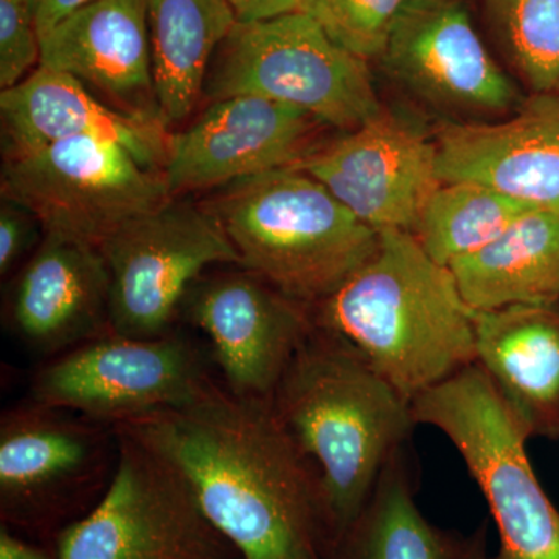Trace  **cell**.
<instances>
[{"label": "cell", "mask_w": 559, "mask_h": 559, "mask_svg": "<svg viewBox=\"0 0 559 559\" xmlns=\"http://www.w3.org/2000/svg\"><path fill=\"white\" fill-rule=\"evenodd\" d=\"M186 480L241 559H323L331 538L318 471L270 400L212 388L191 403L114 425Z\"/></svg>", "instance_id": "6da1fadb"}, {"label": "cell", "mask_w": 559, "mask_h": 559, "mask_svg": "<svg viewBox=\"0 0 559 559\" xmlns=\"http://www.w3.org/2000/svg\"><path fill=\"white\" fill-rule=\"evenodd\" d=\"M310 314L409 403L476 364V311L411 231H380L370 259Z\"/></svg>", "instance_id": "7a4b0ae2"}, {"label": "cell", "mask_w": 559, "mask_h": 559, "mask_svg": "<svg viewBox=\"0 0 559 559\" xmlns=\"http://www.w3.org/2000/svg\"><path fill=\"white\" fill-rule=\"evenodd\" d=\"M271 406L316 471L331 538L362 516L382 471L404 450L411 403L355 349L312 330L271 396Z\"/></svg>", "instance_id": "3957f363"}, {"label": "cell", "mask_w": 559, "mask_h": 559, "mask_svg": "<svg viewBox=\"0 0 559 559\" xmlns=\"http://www.w3.org/2000/svg\"><path fill=\"white\" fill-rule=\"evenodd\" d=\"M205 205L237 250L242 270L308 307L340 288L380 240L296 165L223 187Z\"/></svg>", "instance_id": "277c9868"}, {"label": "cell", "mask_w": 559, "mask_h": 559, "mask_svg": "<svg viewBox=\"0 0 559 559\" xmlns=\"http://www.w3.org/2000/svg\"><path fill=\"white\" fill-rule=\"evenodd\" d=\"M415 425L443 432L479 485L499 530L498 559H559V511L539 484L528 433L477 364L411 403Z\"/></svg>", "instance_id": "5b68a950"}, {"label": "cell", "mask_w": 559, "mask_h": 559, "mask_svg": "<svg viewBox=\"0 0 559 559\" xmlns=\"http://www.w3.org/2000/svg\"><path fill=\"white\" fill-rule=\"evenodd\" d=\"M205 91L213 100L259 95L286 103L347 132L382 109L367 61L304 11L237 22L213 58Z\"/></svg>", "instance_id": "8992f818"}, {"label": "cell", "mask_w": 559, "mask_h": 559, "mask_svg": "<svg viewBox=\"0 0 559 559\" xmlns=\"http://www.w3.org/2000/svg\"><path fill=\"white\" fill-rule=\"evenodd\" d=\"M0 189L3 201L32 213L44 234L94 248L173 198L164 171L119 143L90 138L5 159Z\"/></svg>", "instance_id": "52a82bcc"}, {"label": "cell", "mask_w": 559, "mask_h": 559, "mask_svg": "<svg viewBox=\"0 0 559 559\" xmlns=\"http://www.w3.org/2000/svg\"><path fill=\"white\" fill-rule=\"evenodd\" d=\"M116 439L108 489L86 516L62 528L57 558L230 559L234 546L186 480L139 441L120 432Z\"/></svg>", "instance_id": "ba28073f"}, {"label": "cell", "mask_w": 559, "mask_h": 559, "mask_svg": "<svg viewBox=\"0 0 559 559\" xmlns=\"http://www.w3.org/2000/svg\"><path fill=\"white\" fill-rule=\"evenodd\" d=\"M110 274V329L120 336H167L187 294L212 264L240 257L207 205L171 198L103 242Z\"/></svg>", "instance_id": "9c48e42d"}, {"label": "cell", "mask_w": 559, "mask_h": 559, "mask_svg": "<svg viewBox=\"0 0 559 559\" xmlns=\"http://www.w3.org/2000/svg\"><path fill=\"white\" fill-rule=\"evenodd\" d=\"M212 385L204 356L183 337L109 333L47 360L31 389L33 403L79 412L112 428L191 403Z\"/></svg>", "instance_id": "30bf717a"}, {"label": "cell", "mask_w": 559, "mask_h": 559, "mask_svg": "<svg viewBox=\"0 0 559 559\" xmlns=\"http://www.w3.org/2000/svg\"><path fill=\"white\" fill-rule=\"evenodd\" d=\"M296 167L378 234H412L441 183L436 142L384 109L344 138L311 148Z\"/></svg>", "instance_id": "8fae6325"}, {"label": "cell", "mask_w": 559, "mask_h": 559, "mask_svg": "<svg viewBox=\"0 0 559 559\" xmlns=\"http://www.w3.org/2000/svg\"><path fill=\"white\" fill-rule=\"evenodd\" d=\"M183 305L209 337L227 390L241 399L271 400L314 330L308 305L246 270L198 280Z\"/></svg>", "instance_id": "7c38bea8"}, {"label": "cell", "mask_w": 559, "mask_h": 559, "mask_svg": "<svg viewBox=\"0 0 559 559\" xmlns=\"http://www.w3.org/2000/svg\"><path fill=\"white\" fill-rule=\"evenodd\" d=\"M380 60L393 79L436 108L499 114L524 102L462 0H411Z\"/></svg>", "instance_id": "4fadbf2b"}, {"label": "cell", "mask_w": 559, "mask_h": 559, "mask_svg": "<svg viewBox=\"0 0 559 559\" xmlns=\"http://www.w3.org/2000/svg\"><path fill=\"white\" fill-rule=\"evenodd\" d=\"M318 123L296 106L259 95L213 100L168 138V190L178 198L296 165L311 150L308 140Z\"/></svg>", "instance_id": "5bb4252c"}, {"label": "cell", "mask_w": 559, "mask_h": 559, "mask_svg": "<svg viewBox=\"0 0 559 559\" xmlns=\"http://www.w3.org/2000/svg\"><path fill=\"white\" fill-rule=\"evenodd\" d=\"M440 182H476L559 215V95L535 94L500 123H452L436 139Z\"/></svg>", "instance_id": "9a60e30c"}, {"label": "cell", "mask_w": 559, "mask_h": 559, "mask_svg": "<svg viewBox=\"0 0 559 559\" xmlns=\"http://www.w3.org/2000/svg\"><path fill=\"white\" fill-rule=\"evenodd\" d=\"M10 325L32 352L55 358L110 329V274L100 249L44 234L14 280Z\"/></svg>", "instance_id": "2e32d148"}, {"label": "cell", "mask_w": 559, "mask_h": 559, "mask_svg": "<svg viewBox=\"0 0 559 559\" xmlns=\"http://www.w3.org/2000/svg\"><path fill=\"white\" fill-rule=\"evenodd\" d=\"M108 425L69 418L33 403L0 419V500L7 516L28 518L108 473Z\"/></svg>", "instance_id": "e0dca14e"}, {"label": "cell", "mask_w": 559, "mask_h": 559, "mask_svg": "<svg viewBox=\"0 0 559 559\" xmlns=\"http://www.w3.org/2000/svg\"><path fill=\"white\" fill-rule=\"evenodd\" d=\"M39 66L75 76L112 108L162 120L146 0L81 7L40 38Z\"/></svg>", "instance_id": "ac0fdd59"}, {"label": "cell", "mask_w": 559, "mask_h": 559, "mask_svg": "<svg viewBox=\"0 0 559 559\" xmlns=\"http://www.w3.org/2000/svg\"><path fill=\"white\" fill-rule=\"evenodd\" d=\"M5 159L61 140L90 138L119 143L146 167L164 171L167 124L109 106L75 76L39 66L0 94Z\"/></svg>", "instance_id": "d6986e66"}, {"label": "cell", "mask_w": 559, "mask_h": 559, "mask_svg": "<svg viewBox=\"0 0 559 559\" xmlns=\"http://www.w3.org/2000/svg\"><path fill=\"white\" fill-rule=\"evenodd\" d=\"M476 364L532 437L559 439V308L476 311Z\"/></svg>", "instance_id": "ffe728a7"}, {"label": "cell", "mask_w": 559, "mask_h": 559, "mask_svg": "<svg viewBox=\"0 0 559 559\" xmlns=\"http://www.w3.org/2000/svg\"><path fill=\"white\" fill-rule=\"evenodd\" d=\"M450 271L474 311L559 304V215L533 209Z\"/></svg>", "instance_id": "44dd1931"}, {"label": "cell", "mask_w": 559, "mask_h": 559, "mask_svg": "<svg viewBox=\"0 0 559 559\" xmlns=\"http://www.w3.org/2000/svg\"><path fill=\"white\" fill-rule=\"evenodd\" d=\"M154 90L165 124L190 117L210 66L237 24L229 0H146Z\"/></svg>", "instance_id": "7402d4cb"}, {"label": "cell", "mask_w": 559, "mask_h": 559, "mask_svg": "<svg viewBox=\"0 0 559 559\" xmlns=\"http://www.w3.org/2000/svg\"><path fill=\"white\" fill-rule=\"evenodd\" d=\"M476 182H441L419 213L414 235L441 266L476 252L533 210Z\"/></svg>", "instance_id": "603a6c76"}, {"label": "cell", "mask_w": 559, "mask_h": 559, "mask_svg": "<svg viewBox=\"0 0 559 559\" xmlns=\"http://www.w3.org/2000/svg\"><path fill=\"white\" fill-rule=\"evenodd\" d=\"M353 559H457V549L432 527L412 492L401 450L382 471L373 495L353 528Z\"/></svg>", "instance_id": "cb8c5ba5"}, {"label": "cell", "mask_w": 559, "mask_h": 559, "mask_svg": "<svg viewBox=\"0 0 559 559\" xmlns=\"http://www.w3.org/2000/svg\"><path fill=\"white\" fill-rule=\"evenodd\" d=\"M496 39L535 94L559 95V0H487Z\"/></svg>", "instance_id": "d4e9b609"}, {"label": "cell", "mask_w": 559, "mask_h": 559, "mask_svg": "<svg viewBox=\"0 0 559 559\" xmlns=\"http://www.w3.org/2000/svg\"><path fill=\"white\" fill-rule=\"evenodd\" d=\"M411 0H305L299 11L360 60H380L393 25Z\"/></svg>", "instance_id": "484cf974"}, {"label": "cell", "mask_w": 559, "mask_h": 559, "mask_svg": "<svg viewBox=\"0 0 559 559\" xmlns=\"http://www.w3.org/2000/svg\"><path fill=\"white\" fill-rule=\"evenodd\" d=\"M40 64V36L33 0H0V87L20 84Z\"/></svg>", "instance_id": "4316f807"}, {"label": "cell", "mask_w": 559, "mask_h": 559, "mask_svg": "<svg viewBox=\"0 0 559 559\" xmlns=\"http://www.w3.org/2000/svg\"><path fill=\"white\" fill-rule=\"evenodd\" d=\"M38 221L27 210L3 201L0 210V272L9 274L31 249ZM40 227V226H39Z\"/></svg>", "instance_id": "83f0119b"}, {"label": "cell", "mask_w": 559, "mask_h": 559, "mask_svg": "<svg viewBox=\"0 0 559 559\" xmlns=\"http://www.w3.org/2000/svg\"><path fill=\"white\" fill-rule=\"evenodd\" d=\"M238 22L274 20L283 14L299 11L305 0H229Z\"/></svg>", "instance_id": "f1b7e54d"}, {"label": "cell", "mask_w": 559, "mask_h": 559, "mask_svg": "<svg viewBox=\"0 0 559 559\" xmlns=\"http://www.w3.org/2000/svg\"><path fill=\"white\" fill-rule=\"evenodd\" d=\"M92 0H33L40 38Z\"/></svg>", "instance_id": "f546056e"}, {"label": "cell", "mask_w": 559, "mask_h": 559, "mask_svg": "<svg viewBox=\"0 0 559 559\" xmlns=\"http://www.w3.org/2000/svg\"><path fill=\"white\" fill-rule=\"evenodd\" d=\"M0 559H51L46 551L25 543L10 532L5 525L0 528ZM58 559V558H57Z\"/></svg>", "instance_id": "4dcf8cb0"}, {"label": "cell", "mask_w": 559, "mask_h": 559, "mask_svg": "<svg viewBox=\"0 0 559 559\" xmlns=\"http://www.w3.org/2000/svg\"><path fill=\"white\" fill-rule=\"evenodd\" d=\"M457 559H485L484 546L481 544L471 546L469 549L462 551Z\"/></svg>", "instance_id": "1f68e13d"}]
</instances>
